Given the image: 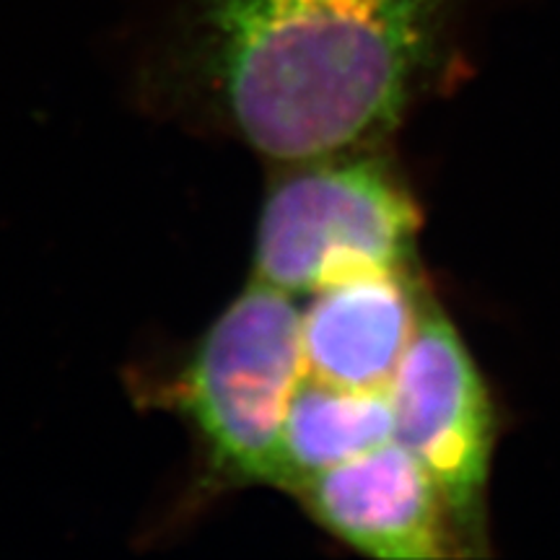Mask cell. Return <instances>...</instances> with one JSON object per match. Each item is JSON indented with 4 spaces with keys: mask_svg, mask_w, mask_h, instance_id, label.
Masks as SVG:
<instances>
[{
    "mask_svg": "<svg viewBox=\"0 0 560 560\" xmlns=\"http://www.w3.org/2000/svg\"><path fill=\"white\" fill-rule=\"evenodd\" d=\"M301 374V304L249 280L156 392L200 439L208 490H285L283 423Z\"/></svg>",
    "mask_w": 560,
    "mask_h": 560,
    "instance_id": "obj_2",
    "label": "cell"
},
{
    "mask_svg": "<svg viewBox=\"0 0 560 560\" xmlns=\"http://www.w3.org/2000/svg\"><path fill=\"white\" fill-rule=\"evenodd\" d=\"M416 270H376L312 291L301 306L304 374L387 389L429 296Z\"/></svg>",
    "mask_w": 560,
    "mask_h": 560,
    "instance_id": "obj_6",
    "label": "cell"
},
{
    "mask_svg": "<svg viewBox=\"0 0 560 560\" xmlns=\"http://www.w3.org/2000/svg\"><path fill=\"white\" fill-rule=\"evenodd\" d=\"M389 439H395L389 387H342L301 374L283 423L285 493Z\"/></svg>",
    "mask_w": 560,
    "mask_h": 560,
    "instance_id": "obj_7",
    "label": "cell"
},
{
    "mask_svg": "<svg viewBox=\"0 0 560 560\" xmlns=\"http://www.w3.org/2000/svg\"><path fill=\"white\" fill-rule=\"evenodd\" d=\"M478 0H174L149 104L270 164L382 149L452 83Z\"/></svg>",
    "mask_w": 560,
    "mask_h": 560,
    "instance_id": "obj_1",
    "label": "cell"
},
{
    "mask_svg": "<svg viewBox=\"0 0 560 560\" xmlns=\"http://www.w3.org/2000/svg\"><path fill=\"white\" fill-rule=\"evenodd\" d=\"M420 210L387 153L278 166L257 223L252 280L293 299L361 272L412 270Z\"/></svg>",
    "mask_w": 560,
    "mask_h": 560,
    "instance_id": "obj_3",
    "label": "cell"
},
{
    "mask_svg": "<svg viewBox=\"0 0 560 560\" xmlns=\"http://www.w3.org/2000/svg\"><path fill=\"white\" fill-rule=\"evenodd\" d=\"M395 439L431 475L465 558L488 552V478L495 410L465 340L425 296L389 382Z\"/></svg>",
    "mask_w": 560,
    "mask_h": 560,
    "instance_id": "obj_4",
    "label": "cell"
},
{
    "mask_svg": "<svg viewBox=\"0 0 560 560\" xmlns=\"http://www.w3.org/2000/svg\"><path fill=\"white\" fill-rule=\"evenodd\" d=\"M291 495L322 529L366 556L465 558L431 475L397 439L301 480Z\"/></svg>",
    "mask_w": 560,
    "mask_h": 560,
    "instance_id": "obj_5",
    "label": "cell"
}]
</instances>
